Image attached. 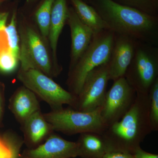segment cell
Masks as SVG:
<instances>
[{"label": "cell", "instance_id": "6da1fadb", "mask_svg": "<svg viewBox=\"0 0 158 158\" xmlns=\"http://www.w3.org/2000/svg\"><path fill=\"white\" fill-rule=\"evenodd\" d=\"M92 3L107 29L114 34L158 46V16L113 0H94Z\"/></svg>", "mask_w": 158, "mask_h": 158}, {"label": "cell", "instance_id": "7a4b0ae2", "mask_svg": "<svg viewBox=\"0 0 158 158\" xmlns=\"http://www.w3.org/2000/svg\"><path fill=\"white\" fill-rule=\"evenodd\" d=\"M152 131L148 94L137 93L135 101L127 113L120 120L109 126L102 135L109 152H123L133 155Z\"/></svg>", "mask_w": 158, "mask_h": 158}, {"label": "cell", "instance_id": "3957f363", "mask_svg": "<svg viewBox=\"0 0 158 158\" xmlns=\"http://www.w3.org/2000/svg\"><path fill=\"white\" fill-rule=\"evenodd\" d=\"M114 40V33L109 29L94 34L88 48L69 70L67 80L69 92L77 96L90 72L109 62Z\"/></svg>", "mask_w": 158, "mask_h": 158}, {"label": "cell", "instance_id": "277c9868", "mask_svg": "<svg viewBox=\"0 0 158 158\" xmlns=\"http://www.w3.org/2000/svg\"><path fill=\"white\" fill-rule=\"evenodd\" d=\"M101 107L90 112H82L69 107L52 110L43 113L54 131L74 135L85 132L102 134L107 126L101 116Z\"/></svg>", "mask_w": 158, "mask_h": 158}, {"label": "cell", "instance_id": "5b68a950", "mask_svg": "<svg viewBox=\"0 0 158 158\" xmlns=\"http://www.w3.org/2000/svg\"><path fill=\"white\" fill-rule=\"evenodd\" d=\"M124 77L136 93L148 94L158 79V46L138 41Z\"/></svg>", "mask_w": 158, "mask_h": 158}, {"label": "cell", "instance_id": "8992f818", "mask_svg": "<svg viewBox=\"0 0 158 158\" xmlns=\"http://www.w3.org/2000/svg\"><path fill=\"white\" fill-rule=\"evenodd\" d=\"M17 78L24 86L47 103L52 110L62 107L63 105L73 108L75 104L76 95L65 90L40 71L20 69Z\"/></svg>", "mask_w": 158, "mask_h": 158}, {"label": "cell", "instance_id": "52a82bcc", "mask_svg": "<svg viewBox=\"0 0 158 158\" xmlns=\"http://www.w3.org/2000/svg\"><path fill=\"white\" fill-rule=\"evenodd\" d=\"M21 70L36 69L50 77L58 74L52 65L42 38L34 29L21 25L19 29Z\"/></svg>", "mask_w": 158, "mask_h": 158}, {"label": "cell", "instance_id": "ba28073f", "mask_svg": "<svg viewBox=\"0 0 158 158\" xmlns=\"http://www.w3.org/2000/svg\"><path fill=\"white\" fill-rule=\"evenodd\" d=\"M137 93L124 77L113 81L101 107V116L107 127L118 121L132 106Z\"/></svg>", "mask_w": 158, "mask_h": 158}, {"label": "cell", "instance_id": "9c48e42d", "mask_svg": "<svg viewBox=\"0 0 158 158\" xmlns=\"http://www.w3.org/2000/svg\"><path fill=\"white\" fill-rule=\"evenodd\" d=\"M110 81L108 62L90 72L77 96L73 109L82 112H90L101 107Z\"/></svg>", "mask_w": 158, "mask_h": 158}, {"label": "cell", "instance_id": "30bf717a", "mask_svg": "<svg viewBox=\"0 0 158 158\" xmlns=\"http://www.w3.org/2000/svg\"><path fill=\"white\" fill-rule=\"evenodd\" d=\"M138 42L127 36L114 34L113 49L108 62L110 80L114 81L124 76Z\"/></svg>", "mask_w": 158, "mask_h": 158}, {"label": "cell", "instance_id": "8fae6325", "mask_svg": "<svg viewBox=\"0 0 158 158\" xmlns=\"http://www.w3.org/2000/svg\"><path fill=\"white\" fill-rule=\"evenodd\" d=\"M77 157L76 142L67 141L53 133L42 144L27 148L18 158H73Z\"/></svg>", "mask_w": 158, "mask_h": 158}, {"label": "cell", "instance_id": "7c38bea8", "mask_svg": "<svg viewBox=\"0 0 158 158\" xmlns=\"http://www.w3.org/2000/svg\"><path fill=\"white\" fill-rule=\"evenodd\" d=\"M66 22L70 28L71 37L70 70L88 48L94 34L92 30L79 19L73 8L68 9Z\"/></svg>", "mask_w": 158, "mask_h": 158}, {"label": "cell", "instance_id": "4fadbf2b", "mask_svg": "<svg viewBox=\"0 0 158 158\" xmlns=\"http://www.w3.org/2000/svg\"><path fill=\"white\" fill-rule=\"evenodd\" d=\"M23 142L27 148H34L44 142L54 133L51 124L39 110L21 124Z\"/></svg>", "mask_w": 158, "mask_h": 158}, {"label": "cell", "instance_id": "5bb4252c", "mask_svg": "<svg viewBox=\"0 0 158 158\" xmlns=\"http://www.w3.org/2000/svg\"><path fill=\"white\" fill-rule=\"evenodd\" d=\"M9 108L20 124L29 116L40 110L37 95L24 86L18 89L11 96Z\"/></svg>", "mask_w": 158, "mask_h": 158}, {"label": "cell", "instance_id": "9a60e30c", "mask_svg": "<svg viewBox=\"0 0 158 158\" xmlns=\"http://www.w3.org/2000/svg\"><path fill=\"white\" fill-rule=\"evenodd\" d=\"M68 9L67 0H55L51 13L48 37L55 66L59 69L57 60V46L59 36L67 21Z\"/></svg>", "mask_w": 158, "mask_h": 158}, {"label": "cell", "instance_id": "2e32d148", "mask_svg": "<svg viewBox=\"0 0 158 158\" xmlns=\"http://www.w3.org/2000/svg\"><path fill=\"white\" fill-rule=\"evenodd\" d=\"M76 143L77 156L82 158H102L109 151L103 136L100 133H82Z\"/></svg>", "mask_w": 158, "mask_h": 158}, {"label": "cell", "instance_id": "e0dca14e", "mask_svg": "<svg viewBox=\"0 0 158 158\" xmlns=\"http://www.w3.org/2000/svg\"><path fill=\"white\" fill-rule=\"evenodd\" d=\"M74 10L82 22L88 26L94 34L108 29L96 9L83 0H70Z\"/></svg>", "mask_w": 158, "mask_h": 158}, {"label": "cell", "instance_id": "ac0fdd59", "mask_svg": "<svg viewBox=\"0 0 158 158\" xmlns=\"http://www.w3.org/2000/svg\"><path fill=\"white\" fill-rule=\"evenodd\" d=\"M55 0H44L35 13V17L44 39L48 37L52 9Z\"/></svg>", "mask_w": 158, "mask_h": 158}, {"label": "cell", "instance_id": "d6986e66", "mask_svg": "<svg viewBox=\"0 0 158 158\" xmlns=\"http://www.w3.org/2000/svg\"><path fill=\"white\" fill-rule=\"evenodd\" d=\"M16 12L14 11L11 21L8 26H6L4 31L6 32L8 40V48L19 59L20 39L16 27Z\"/></svg>", "mask_w": 158, "mask_h": 158}, {"label": "cell", "instance_id": "ffe728a7", "mask_svg": "<svg viewBox=\"0 0 158 158\" xmlns=\"http://www.w3.org/2000/svg\"><path fill=\"white\" fill-rule=\"evenodd\" d=\"M122 5L132 7L145 13L158 16V0H115Z\"/></svg>", "mask_w": 158, "mask_h": 158}, {"label": "cell", "instance_id": "44dd1931", "mask_svg": "<svg viewBox=\"0 0 158 158\" xmlns=\"http://www.w3.org/2000/svg\"><path fill=\"white\" fill-rule=\"evenodd\" d=\"M149 98V117L152 131H158V79L154 82L148 92Z\"/></svg>", "mask_w": 158, "mask_h": 158}, {"label": "cell", "instance_id": "7402d4cb", "mask_svg": "<svg viewBox=\"0 0 158 158\" xmlns=\"http://www.w3.org/2000/svg\"><path fill=\"white\" fill-rule=\"evenodd\" d=\"M19 59L15 56L8 48L0 52V71L6 73H10L16 70Z\"/></svg>", "mask_w": 158, "mask_h": 158}, {"label": "cell", "instance_id": "603a6c76", "mask_svg": "<svg viewBox=\"0 0 158 158\" xmlns=\"http://www.w3.org/2000/svg\"><path fill=\"white\" fill-rule=\"evenodd\" d=\"M9 145L11 150L10 158H18L19 156L20 149L24 144L23 140L15 133H6L3 137Z\"/></svg>", "mask_w": 158, "mask_h": 158}, {"label": "cell", "instance_id": "cb8c5ba5", "mask_svg": "<svg viewBox=\"0 0 158 158\" xmlns=\"http://www.w3.org/2000/svg\"><path fill=\"white\" fill-rule=\"evenodd\" d=\"M11 150L4 138H0V158H10Z\"/></svg>", "mask_w": 158, "mask_h": 158}, {"label": "cell", "instance_id": "d4e9b609", "mask_svg": "<svg viewBox=\"0 0 158 158\" xmlns=\"http://www.w3.org/2000/svg\"><path fill=\"white\" fill-rule=\"evenodd\" d=\"M102 158H135L134 155L130 153L119 151L108 152Z\"/></svg>", "mask_w": 158, "mask_h": 158}, {"label": "cell", "instance_id": "484cf974", "mask_svg": "<svg viewBox=\"0 0 158 158\" xmlns=\"http://www.w3.org/2000/svg\"><path fill=\"white\" fill-rule=\"evenodd\" d=\"M133 155L135 158H158L157 154L148 152L143 150L141 147L136 150Z\"/></svg>", "mask_w": 158, "mask_h": 158}, {"label": "cell", "instance_id": "4316f807", "mask_svg": "<svg viewBox=\"0 0 158 158\" xmlns=\"http://www.w3.org/2000/svg\"><path fill=\"white\" fill-rule=\"evenodd\" d=\"M9 15V12H7L0 13V31H4L5 30Z\"/></svg>", "mask_w": 158, "mask_h": 158}, {"label": "cell", "instance_id": "83f0119b", "mask_svg": "<svg viewBox=\"0 0 158 158\" xmlns=\"http://www.w3.org/2000/svg\"><path fill=\"white\" fill-rule=\"evenodd\" d=\"M3 109H4V98H3L2 94L0 91V123L2 117Z\"/></svg>", "mask_w": 158, "mask_h": 158}, {"label": "cell", "instance_id": "f1b7e54d", "mask_svg": "<svg viewBox=\"0 0 158 158\" xmlns=\"http://www.w3.org/2000/svg\"><path fill=\"white\" fill-rule=\"evenodd\" d=\"M37 1V0H27V2L28 3H33Z\"/></svg>", "mask_w": 158, "mask_h": 158}, {"label": "cell", "instance_id": "f546056e", "mask_svg": "<svg viewBox=\"0 0 158 158\" xmlns=\"http://www.w3.org/2000/svg\"><path fill=\"white\" fill-rule=\"evenodd\" d=\"M5 1V0H0V5H1V4H2V3Z\"/></svg>", "mask_w": 158, "mask_h": 158}]
</instances>
